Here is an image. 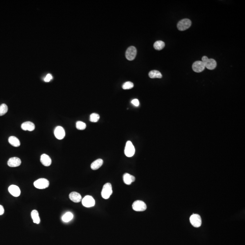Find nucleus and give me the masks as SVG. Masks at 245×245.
<instances>
[{"label": "nucleus", "instance_id": "obj_1", "mask_svg": "<svg viewBox=\"0 0 245 245\" xmlns=\"http://www.w3.org/2000/svg\"><path fill=\"white\" fill-rule=\"evenodd\" d=\"M201 60L204 64L205 68H207L208 70H214L217 65L216 60L212 59H209L207 56H203Z\"/></svg>", "mask_w": 245, "mask_h": 245}, {"label": "nucleus", "instance_id": "obj_2", "mask_svg": "<svg viewBox=\"0 0 245 245\" xmlns=\"http://www.w3.org/2000/svg\"><path fill=\"white\" fill-rule=\"evenodd\" d=\"M113 193L112 187L110 183H107L103 186L101 192V195L105 199H109Z\"/></svg>", "mask_w": 245, "mask_h": 245}, {"label": "nucleus", "instance_id": "obj_3", "mask_svg": "<svg viewBox=\"0 0 245 245\" xmlns=\"http://www.w3.org/2000/svg\"><path fill=\"white\" fill-rule=\"evenodd\" d=\"M50 183L48 180L45 179H39L34 183V185L38 189H43L48 188Z\"/></svg>", "mask_w": 245, "mask_h": 245}, {"label": "nucleus", "instance_id": "obj_4", "mask_svg": "<svg viewBox=\"0 0 245 245\" xmlns=\"http://www.w3.org/2000/svg\"><path fill=\"white\" fill-rule=\"evenodd\" d=\"M191 25V21L189 19H184L178 22L177 27L178 29L180 31H184L188 29Z\"/></svg>", "mask_w": 245, "mask_h": 245}, {"label": "nucleus", "instance_id": "obj_5", "mask_svg": "<svg viewBox=\"0 0 245 245\" xmlns=\"http://www.w3.org/2000/svg\"><path fill=\"white\" fill-rule=\"evenodd\" d=\"M132 208L135 211L143 212L146 210L147 206L145 203L142 201L137 200L133 203Z\"/></svg>", "mask_w": 245, "mask_h": 245}, {"label": "nucleus", "instance_id": "obj_6", "mask_svg": "<svg viewBox=\"0 0 245 245\" xmlns=\"http://www.w3.org/2000/svg\"><path fill=\"white\" fill-rule=\"evenodd\" d=\"M125 154L128 157H131L135 154V148L133 143L130 141H128L126 143Z\"/></svg>", "mask_w": 245, "mask_h": 245}, {"label": "nucleus", "instance_id": "obj_7", "mask_svg": "<svg viewBox=\"0 0 245 245\" xmlns=\"http://www.w3.org/2000/svg\"><path fill=\"white\" fill-rule=\"evenodd\" d=\"M137 55V49L135 47L131 46L126 51L125 57L128 60H133L135 59Z\"/></svg>", "mask_w": 245, "mask_h": 245}, {"label": "nucleus", "instance_id": "obj_8", "mask_svg": "<svg viewBox=\"0 0 245 245\" xmlns=\"http://www.w3.org/2000/svg\"><path fill=\"white\" fill-rule=\"evenodd\" d=\"M191 224L195 228H199L201 225V219L199 214H193L190 217Z\"/></svg>", "mask_w": 245, "mask_h": 245}, {"label": "nucleus", "instance_id": "obj_9", "mask_svg": "<svg viewBox=\"0 0 245 245\" xmlns=\"http://www.w3.org/2000/svg\"><path fill=\"white\" fill-rule=\"evenodd\" d=\"M82 203L86 208H91L95 206V200L91 196H86L82 199Z\"/></svg>", "mask_w": 245, "mask_h": 245}, {"label": "nucleus", "instance_id": "obj_10", "mask_svg": "<svg viewBox=\"0 0 245 245\" xmlns=\"http://www.w3.org/2000/svg\"><path fill=\"white\" fill-rule=\"evenodd\" d=\"M54 134L56 138L59 140L63 139L66 135V133L62 127L59 126L55 128L54 131Z\"/></svg>", "mask_w": 245, "mask_h": 245}, {"label": "nucleus", "instance_id": "obj_11", "mask_svg": "<svg viewBox=\"0 0 245 245\" xmlns=\"http://www.w3.org/2000/svg\"><path fill=\"white\" fill-rule=\"evenodd\" d=\"M192 70L197 73H200L204 71L205 66L201 61H197L192 64Z\"/></svg>", "mask_w": 245, "mask_h": 245}, {"label": "nucleus", "instance_id": "obj_12", "mask_svg": "<svg viewBox=\"0 0 245 245\" xmlns=\"http://www.w3.org/2000/svg\"><path fill=\"white\" fill-rule=\"evenodd\" d=\"M21 163V161L19 158L17 157H13L9 159L8 164L10 167H17L20 166Z\"/></svg>", "mask_w": 245, "mask_h": 245}, {"label": "nucleus", "instance_id": "obj_13", "mask_svg": "<svg viewBox=\"0 0 245 245\" xmlns=\"http://www.w3.org/2000/svg\"><path fill=\"white\" fill-rule=\"evenodd\" d=\"M8 191L13 196L18 197L21 194V190L17 186L15 185H10L8 188Z\"/></svg>", "mask_w": 245, "mask_h": 245}, {"label": "nucleus", "instance_id": "obj_14", "mask_svg": "<svg viewBox=\"0 0 245 245\" xmlns=\"http://www.w3.org/2000/svg\"><path fill=\"white\" fill-rule=\"evenodd\" d=\"M21 128L25 131H32L35 129V125L31 122H25L21 125Z\"/></svg>", "mask_w": 245, "mask_h": 245}, {"label": "nucleus", "instance_id": "obj_15", "mask_svg": "<svg viewBox=\"0 0 245 245\" xmlns=\"http://www.w3.org/2000/svg\"><path fill=\"white\" fill-rule=\"evenodd\" d=\"M41 162L43 165L46 167H48L51 164V159L48 156V155L46 154H43L41 155Z\"/></svg>", "mask_w": 245, "mask_h": 245}, {"label": "nucleus", "instance_id": "obj_16", "mask_svg": "<svg viewBox=\"0 0 245 245\" xmlns=\"http://www.w3.org/2000/svg\"><path fill=\"white\" fill-rule=\"evenodd\" d=\"M70 199L74 203H78L82 200V197L80 194L76 192H71L69 195Z\"/></svg>", "mask_w": 245, "mask_h": 245}, {"label": "nucleus", "instance_id": "obj_17", "mask_svg": "<svg viewBox=\"0 0 245 245\" xmlns=\"http://www.w3.org/2000/svg\"><path fill=\"white\" fill-rule=\"evenodd\" d=\"M124 182L127 185H130L132 183L134 182L135 178L134 176L131 175L130 174L125 173L123 176Z\"/></svg>", "mask_w": 245, "mask_h": 245}, {"label": "nucleus", "instance_id": "obj_18", "mask_svg": "<svg viewBox=\"0 0 245 245\" xmlns=\"http://www.w3.org/2000/svg\"><path fill=\"white\" fill-rule=\"evenodd\" d=\"M103 164V160L102 159H98L93 162L91 164V168L93 170L99 169L102 166Z\"/></svg>", "mask_w": 245, "mask_h": 245}, {"label": "nucleus", "instance_id": "obj_19", "mask_svg": "<svg viewBox=\"0 0 245 245\" xmlns=\"http://www.w3.org/2000/svg\"><path fill=\"white\" fill-rule=\"evenodd\" d=\"M8 142L10 145L15 147H18L21 145L20 140L15 136H10L9 138Z\"/></svg>", "mask_w": 245, "mask_h": 245}, {"label": "nucleus", "instance_id": "obj_20", "mask_svg": "<svg viewBox=\"0 0 245 245\" xmlns=\"http://www.w3.org/2000/svg\"><path fill=\"white\" fill-rule=\"evenodd\" d=\"M31 215L34 223H36L37 224H39V222H40V218H39L38 211L36 210H33L31 212Z\"/></svg>", "mask_w": 245, "mask_h": 245}, {"label": "nucleus", "instance_id": "obj_21", "mask_svg": "<svg viewBox=\"0 0 245 245\" xmlns=\"http://www.w3.org/2000/svg\"><path fill=\"white\" fill-rule=\"evenodd\" d=\"M149 77L152 79L154 78H161L162 77V75L159 71L156 70H153L150 71L149 74Z\"/></svg>", "mask_w": 245, "mask_h": 245}, {"label": "nucleus", "instance_id": "obj_22", "mask_svg": "<svg viewBox=\"0 0 245 245\" xmlns=\"http://www.w3.org/2000/svg\"><path fill=\"white\" fill-rule=\"evenodd\" d=\"M73 215L71 212H67L63 216L62 220L65 222H69L73 219Z\"/></svg>", "mask_w": 245, "mask_h": 245}, {"label": "nucleus", "instance_id": "obj_23", "mask_svg": "<svg viewBox=\"0 0 245 245\" xmlns=\"http://www.w3.org/2000/svg\"><path fill=\"white\" fill-rule=\"evenodd\" d=\"M165 46V43L164 42L161 41H157L154 43V49L158 51L162 50Z\"/></svg>", "mask_w": 245, "mask_h": 245}, {"label": "nucleus", "instance_id": "obj_24", "mask_svg": "<svg viewBox=\"0 0 245 245\" xmlns=\"http://www.w3.org/2000/svg\"><path fill=\"white\" fill-rule=\"evenodd\" d=\"M8 111V107L6 104H3L0 105V116L5 114Z\"/></svg>", "mask_w": 245, "mask_h": 245}, {"label": "nucleus", "instance_id": "obj_25", "mask_svg": "<svg viewBox=\"0 0 245 245\" xmlns=\"http://www.w3.org/2000/svg\"><path fill=\"white\" fill-rule=\"evenodd\" d=\"M100 118V115L99 114L96 113H93L90 116L89 120L92 122H97L99 120Z\"/></svg>", "mask_w": 245, "mask_h": 245}, {"label": "nucleus", "instance_id": "obj_26", "mask_svg": "<svg viewBox=\"0 0 245 245\" xmlns=\"http://www.w3.org/2000/svg\"><path fill=\"white\" fill-rule=\"evenodd\" d=\"M134 86V84L132 82L128 81V82H126L123 84L122 88L124 89H129L133 88Z\"/></svg>", "mask_w": 245, "mask_h": 245}, {"label": "nucleus", "instance_id": "obj_27", "mask_svg": "<svg viewBox=\"0 0 245 245\" xmlns=\"http://www.w3.org/2000/svg\"><path fill=\"white\" fill-rule=\"evenodd\" d=\"M76 127L79 130H84L86 128V124L82 121L77 122L76 124Z\"/></svg>", "mask_w": 245, "mask_h": 245}, {"label": "nucleus", "instance_id": "obj_28", "mask_svg": "<svg viewBox=\"0 0 245 245\" xmlns=\"http://www.w3.org/2000/svg\"><path fill=\"white\" fill-rule=\"evenodd\" d=\"M131 103H132L133 105H134V106H136V107L139 106V101H138V99H134V100H132Z\"/></svg>", "mask_w": 245, "mask_h": 245}, {"label": "nucleus", "instance_id": "obj_29", "mask_svg": "<svg viewBox=\"0 0 245 245\" xmlns=\"http://www.w3.org/2000/svg\"><path fill=\"white\" fill-rule=\"evenodd\" d=\"M52 79V75H51V74H48V75H47L46 76L45 79H44V80H45V81H46V82H48L50 81V80H51Z\"/></svg>", "mask_w": 245, "mask_h": 245}, {"label": "nucleus", "instance_id": "obj_30", "mask_svg": "<svg viewBox=\"0 0 245 245\" xmlns=\"http://www.w3.org/2000/svg\"><path fill=\"white\" fill-rule=\"evenodd\" d=\"M4 213V209L3 206L0 205V215H3Z\"/></svg>", "mask_w": 245, "mask_h": 245}]
</instances>
